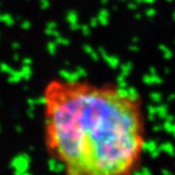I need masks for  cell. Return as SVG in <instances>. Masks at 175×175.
Here are the masks:
<instances>
[{
	"instance_id": "cell-1",
	"label": "cell",
	"mask_w": 175,
	"mask_h": 175,
	"mask_svg": "<svg viewBox=\"0 0 175 175\" xmlns=\"http://www.w3.org/2000/svg\"><path fill=\"white\" fill-rule=\"evenodd\" d=\"M48 157L69 175H131L148 142L145 103L114 82L51 77L41 93Z\"/></svg>"
}]
</instances>
